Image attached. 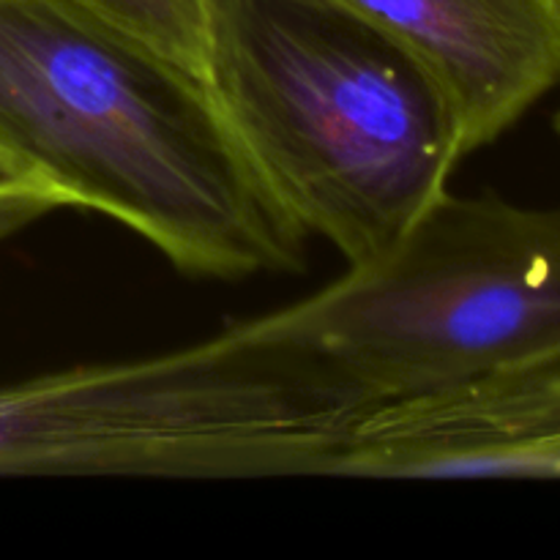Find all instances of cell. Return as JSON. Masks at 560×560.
<instances>
[{
  "instance_id": "9",
  "label": "cell",
  "mask_w": 560,
  "mask_h": 560,
  "mask_svg": "<svg viewBox=\"0 0 560 560\" xmlns=\"http://www.w3.org/2000/svg\"><path fill=\"white\" fill-rule=\"evenodd\" d=\"M556 129H558V135H560V109H558V115H556Z\"/></svg>"
},
{
  "instance_id": "4",
  "label": "cell",
  "mask_w": 560,
  "mask_h": 560,
  "mask_svg": "<svg viewBox=\"0 0 560 560\" xmlns=\"http://www.w3.org/2000/svg\"><path fill=\"white\" fill-rule=\"evenodd\" d=\"M366 408L560 348V208L443 191L381 257L271 312Z\"/></svg>"
},
{
  "instance_id": "2",
  "label": "cell",
  "mask_w": 560,
  "mask_h": 560,
  "mask_svg": "<svg viewBox=\"0 0 560 560\" xmlns=\"http://www.w3.org/2000/svg\"><path fill=\"white\" fill-rule=\"evenodd\" d=\"M202 74L273 200L348 266L397 244L468 156L441 80L342 0H211Z\"/></svg>"
},
{
  "instance_id": "5",
  "label": "cell",
  "mask_w": 560,
  "mask_h": 560,
  "mask_svg": "<svg viewBox=\"0 0 560 560\" xmlns=\"http://www.w3.org/2000/svg\"><path fill=\"white\" fill-rule=\"evenodd\" d=\"M331 476L560 479V348L377 405L353 424Z\"/></svg>"
},
{
  "instance_id": "1",
  "label": "cell",
  "mask_w": 560,
  "mask_h": 560,
  "mask_svg": "<svg viewBox=\"0 0 560 560\" xmlns=\"http://www.w3.org/2000/svg\"><path fill=\"white\" fill-rule=\"evenodd\" d=\"M0 156L189 277L304 268L206 77L74 0H0Z\"/></svg>"
},
{
  "instance_id": "7",
  "label": "cell",
  "mask_w": 560,
  "mask_h": 560,
  "mask_svg": "<svg viewBox=\"0 0 560 560\" xmlns=\"http://www.w3.org/2000/svg\"><path fill=\"white\" fill-rule=\"evenodd\" d=\"M202 74L211 0H74ZM206 77V74H202Z\"/></svg>"
},
{
  "instance_id": "10",
  "label": "cell",
  "mask_w": 560,
  "mask_h": 560,
  "mask_svg": "<svg viewBox=\"0 0 560 560\" xmlns=\"http://www.w3.org/2000/svg\"><path fill=\"white\" fill-rule=\"evenodd\" d=\"M556 3H558V5H560V0H556Z\"/></svg>"
},
{
  "instance_id": "3",
  "label": "cell",
  "mask_w": 560,
  "mask_h": 560,
  "mask_svg": "<svg viewBox=\"0 0 560 560\" xmlns=\"http://www.w3.org/2000/svg\"><path fill=\"white\" fill-rule=\"evenodd\" d=\"M370 408L271 315L0 386V476H331Z\"/></svg>"
},
{
  "instance_id": "6",
  "label": "cell",
  "mask_w": 560,
  "mask_h": 560,
  "mask_svg": "<svg viewBox=\"0 0 560 560\" xmlns=\"http://www.w3.org/2000/svg\"><path fill=\"white\" fill-rule=\"evenodd\" d=\"M441 80L465 153L495 142L560 85L556 0H342Z\"/></svg>"
},
{
  "instance_id": "8",
  "label": "cell",
  "mask_w": 560,
  "mask_h": 560,
  "mask_svg": "<svg viewBox=\"0 0 560 560\" xmlns=\"http://www.w3.org/2000/svg\"><path fill=\"white\" fill-rule=\"evenodd\" d=\"M58 208L63 200L44 180L0 156V244Z\"/></svg>"
}]
</instances>
